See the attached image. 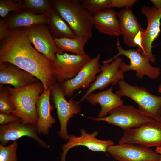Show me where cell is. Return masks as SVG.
I'll return each instance as SVG.
<instances>
[{"label":"cell","mask_w":161,"mask_h":161,"mask_svg":"<svg viewBox=\"0 0 161 161\" xmlns=\"http://www.w3.org/2000/svg\"><path fill=\"white\" fill-rule=\"evenodd\" d=\"M53 7L77 37L89 39L93 35L92 15L79 0H56Z\"/></svg>","instance_id":"cell-2"},{"label":"cell","mask_w":161,"mask_h":161,"mask_svg":"<svg viewBox=\"0 0 161 161\" xmlns=\"http://www.w3.org/2000/svg\"><path fill=\"white\" fill-rule=\"evenodd\" d=\"M83 7L92 15L108 8L111 0H80Z\"/></svg>","instance_id":"cell-25"},{"label":"cell","mask_w":161,"mask_h":161,"mask_svg":"<svg viewBox=\"0 0 161 161\" xmlns=\"http://www.w3.org/2000/svg\"><path fill=\"white\" fill-rule=\"evenodd\" d=\"M28 72L9 63L0 62V85L15 88L24 87L39 81Z\"/></svg>","instance_id":"cell-17"},{"label":"cell","mask_w":161,"mask_h":161,"mask_svg":"<svg viewBox=\"0 0 161 161\" xmlns=\"http://www.w3.org/2000/svg\"><path fill=\"white\" fill-rule=\"evenodd\" d=\"M8 26L2 20L0 21V40L3 41L8 36L10 32Z\"/></svg>","instance_id":"cell-32"},{"label":"cell","mask_w":161,"mask_h":161,"mask_svg":"<svg viewBox=\"0 0 161 161\" xmlns=\"http://www.w3.org/2000/svg\"><path fill=\"white\" fill-rule=\"evenodd\" d=\"M118 53L110 59L102 62L103 63H110L115 58L123 55L127 57L130 60L129 64H126L123 61L121 63L120 69L123 73L128 71L136 72V76L140 79L146 76L152 79H157L161 71L159 68L152 66L148 60L137 50H125L121 46L119 39L116 43Z\"/></svg>","instance_id":"cell-5"},{"label":"cell","mask_w":161,"mask_h":161,"mask_svg":"<svg viewBox=\"0 0 161 161\" xmlns=\"http://www.w3.org/2000/svg\"><path fill=\"white\" fill-rule=\"evenodd\" d=\"M20 119L12 114H7L0 112V125L7 124Z\"/></svg>","instance_id":"cell-31"},{"label":"cell","mask_w":161,"mask_h":161,"mask_svg":"<svg viewBox=\"0 0 161 161\" xmlns=\"http://www.w3.org/2000/svg\"><path fill=\"white\" fill-rule=\"evenodd\" d=\"M118 84L119 89L116 94L130 98L145 115L156 121L161 120V96L151 93L144 87L131 85L124 80Z\"/></svg>","instance_id":"cell-4"},{"label":"cell","mask_w":161,"mask_h":161,"mask_svg":"<svg viewBox=\"0 0 161 161\" xmlns=\"http://www.w3.org/2000/svg\"><path fill=\"white\" fill-rule=\"evenodd\" d=\"M47 22L55 38L77 37L73 31L53 7L47 12Z\"/></svg>","instance_id":"cell-22"},{"label":"cell","mask_w":161,"mask_h":161,"mask_svg":"<svg viewBox=\"0 0 161 161\" xmlns=\"http://www.w3.org/2000/svg\"><path fill=\"white\" fill-rule=\"evenodd\" d=\"M118 144H138L150 148L161 146V120L145 123L124 131Z\"/></svg>","instance_id":"cell-7"},{"label":"cell","mask_w":161,"mask_h":161,"mask_svg":"<svg viewBox=\"0 0 161 161\" xmlns=\"http://www.w3.org/2000/svg\"><path fill=\"white\" fill-rule=\"evenodd\" d=\"M55 44L63 53L70 52L77 55H83L86 53L84 47L89 39L77 37L75 38H57L54 37Z\"/></svg>","instance_id":"cell-23"},{"label":"cell","mask_w":161,"mask_h":161,"mask_svg":"<svg viewBox=\"0 0 161 161\" xmlns=\"http://www.w3.org/2000/svg\"><path fill=\"white\" fill-rule=\"evenodd\" d=\"M158 92L159 93H161V80L158 88Z\"/></svg>","instance_id":"cell-36"},{"label":"cell","mask_w":161,"mask_h":161,"mask_svg":"<svg viewBox=\"0 0 161 161\" xmlns=\"http://www.w3.org/2000/svg\"><path fill=\"white\" fill-rule=\"evenodd\" d=\"M24 5L30 9L39 11L48 12L51 8L49 1L45 0H25Z\"/></svg>","instance_id":"cell-29"},{"label":"cell","mask_w":161,"mask_h":161,"mask_svg":"<svg viewBox=\"0 0 161 161\" xmlns=\"http://www.w3.org/2000/svg\"><path fill=\"white\" fill-rule=\"evenodd\" d=\"M91 58L86 54L77 55L64 52L57 54L52 69L59 85L75 77Z\"/></svg>","instance_id":"cell-9"},{"label":"cell","mask_w":161,"mask_h":161,"mask_svg":"<svg viewBox=\"0 0 161 161\" xmlns=\"http://www.w3.org/2000/svg\"><path fill=\"white\" fill-rule=\"evenodd\" d=\"M140 12L146 17L148 25L142 36V48L139 52L150 62L154 63L156 58L152 52V44L160 31L161 9L144 6Z\"/></svg>","instance_id":"cell-12"},{"label":"cell","mask_w":161,"mask_h":161,"mask_svg":"<svg viewBox=\"0 0 161 161\" xmlns=\"http://www.w3.org/2000/svg\"><path fill=\"white\" fill-rule=\"evenodd\" d=\"M42 24L35 25L28 28L27 36L35 48L53 62L57 54L63 53L57 46L54 37Z\"/></svg>","instance_id":"cell-14"},{"label":"cell","mask_w":161,"mask_h":161,"mask_svg":"<svg viewBox=\"0 0 161 161\" xmlns=\"http://www.w3.org/2000/svg\"><path fill=\"white\" fill-rule=\"evenodd\" d=\"M47 22L46 16L36 14L30 12H24L14 16L9 21V26L11 29L21 27H31L43 24Z\"/></svg>","instance_id":"cell-24"},{"label":"cell","mask_w":161,"mask_h":161,"mask_svg":"<svg viewBox=\"0 0 161 161\" xmlns=\"http://www.w3.org/2000/svg\"><path fill=\"white\" fill-rule=\"evenodd\" d=\"M144 32L140 31L136 35L134 39V42L137 47H138L137 49L139 51L142 48V36Z\"/></svg>","instance_id":"cell-33"},{"label":"cell","mask_w":161,"mask_h":161,"mask_svg":"<svg viewBox=\"0 0 161 161\" xmlns=\"http://www.w3.org/2000/svg\"><path fill=\"white\" fill-rule=\"evenodd\" d=\"M122 58L120 57L115 58L110 63H103L101 65V73L91 84L79 102L83 101L90 93L97 90H101L110 84L114 86L121 80H124V73L120 69Z\"/></svg>","instance_id":"cell-15"},{"label":"cell","mask_w":161,"mask_h":161,"mask_svg":"<svg viewBox=\"0 0 161 161\" xmlns=\"http://www.w3.org/2000/svg\"><path fill=\"white\" fill-rule=\"evenodd\" d=\"M50 88L60 125V129L58 134L60 138L67 141L69 138L67 130L68 123L69 119L72 118L75 114L80 112V102L72 99L67 101L58 83Z\"/></svg>","instance_id":"cell-8"},{"label":"cell","mask_w":161,"mask_h":161,"mask_svg":"<svg viewBox=\"0 0 161 161\" xmlns=\"http://www.w3.org/2000/svg\"><path fill=\"white\" fill-rule=\"evenodd\" d=\"M154 6V7L157 9H161V0H151Z\"/></svg>","instance_id":"cell-34"},{"label":"cell","mask_w":161,"mask_h":161,"mask_svg":"<svg viewBox=\"0 0 161 161\" xmlns=\"http://www.w3.org/2000/svg\"><path fill=\"white\" fill-rule=\"evenodd\" d=\"M137 0H111L108 7V8L116 7L119 8L132 7Z\"/></svg>","instance_id":"cell-30"},{"label":"cell","mask_w":161,"mask_h":161,"mask_svg":"<svg viewBox=\"0 0 161 161\" xmlns=\"http://www.w3.org/2000/svg\"><path fill=\"white\" fill-rule=\"evenodd\" d=\"M80 133L81 136L78 137L73 134L69 135V138L66 143L62 145V153L61 155V161H66L67 152L75 147L83 146L93 151L106 152L109 147L114 145V142L111 140H102L97 138L98 132L96 131L89 134L84 129H82Z\"/></svg>","instance_id":"cell-16"},{"label":"cell","mask_w":161,"mask_h":161,"mask_svg":"<svg viewBox=\"0 0 161 161\" xmlns=\"http://www.w3.org/2000/svg\"><path fill=\"white\" fill-rule=\"evenodd\" d=\"M23 8L20 4L11 0L0 1V16L2 17H5L11 11L19 12Z\"/></svg>","instance_id":"cell-28"},{"label":"cell","mask_w":161,"mask_h":161,"mask_svg":"<svg viewBox=\"0 0 161 161\" xmlns=\"http://www.w3.org/2000/svg\"><path fill=\"white\" fill-rule=\"evenodd\" d=\"M155 151L160 155V161H161V146L160 147H156Z\"/></svg>","instance_id":"cell-35"},{"label":"cell","mask_w":161,"mask_h":161,"mask_svg":"<svg viewBox=\"0 0 161 161\" xmlns=\"http://www.w3.org/2000/svg\"><path fill=\"white\" fill-rule=\"evenodd\" d=\"M106 152L118 161H160V155L149 148L129 143L109 147Z\"/></svg>","instance_id":"cell-13"},{"label":"cell","mask_w":161,"mask_h":161,"mask_svg":"<svg viewBox=\"0 0 161 161\" xmlns=\"http://www.w3.org/2000/svg\"><path fill=\"white\" fill-rule=\"evenodd\" d=\"M100 53L91 58L73 78L65 81L60 85L65 96L70 97L77 90L89 88L100 72Z\"/></svg>","instance_id":"cell-10"},{"label":"cell","mask_w":161,"mask_h":161,"mask_svg":"<svg viewBox=\"0 0 161 161\" xmlns=\"http://www.w3.org/2000/svg\"><path fill=\"white\" fill-rule=\"evenodd\" d=\"M6 87L15 107L12 114L24 122L36 125L38 120L36 103L44 89L42 83L39 81L20 88Z\"/></svg>","instance_id":"cell-3"},{"label":"cell","mask_w":161,"mask_h":161,"mask_svg":"<svg viewBox=\"0 0 161 161\" xmlns=\"http://www.w3.org/2000/svg\"><path fill=\"white\" fill-rule=\"evenodd\" d=\"M17 140L7 146L0 145V161H18L16 152Z\"/></svg>","instance_id":"cell-27"},{"label":"cell","mask_w":161,"mask_h":161,"mask_svg":"<svg viewBox=\"0 0 161 161\" xmlns=\"http://www.w3.org/2000/svg\"><path fill=\"white\" fill-rule=\"evenodd\" d=\"M117 13L114 10L107 8L92 15V22L100 33L110 36L121 35Z\"/></svg>","instance_id":"cell-21"},{"label":"cell","mask_w":161,"mask_h":161,"mask_svg":"<svg viewBox=\"0 0 161 161\" xmlns=\"http://www.w3.org/2000/svg\"><path fill=\"white\" fill-rule=\"evenodd\" d=\"M15 110L14 105L6 86L0 85V112L11 114Z\"/></svg>","instance_id":"cell-26"},{"label":"cell","mask_w":161,"mask_h":161,"mask_svg":"<svg viewBox=\"0 0 161 161\" xmlns=\"http://www.w3.org/2000/svg\"><path fill=\"white\" fill-rule=\"evenodd\" d=\"M36 125L24 122L20 119L13 122L0 126L1 144L5 146L10 141L17 140L23 136L35 140L42 148L47 149L49 146L38 135Z\"/></svg>","instance_id":"cell-11"},{"label":"cell","mask_w":161,"mask_h":161,"mask_svg":"<svg viewBox=\"0 0 161 161\" xmlns=\"http://www.w3.org/2000/svg\"><path fill=\"white\" fill-rule=\"evenodd\" d=\"M113 85L109 88L96 93L92 92L89 95L86 99L91 104H99L100 110L98 114V118L106 116L111 111L123 104L121 97L113 92Z\"/></svg>","instance_id":"cell-20"},{"label":"cell","mask_w":161,"mask_h":161,"mask_svg":"<svg viewBox=\"0 0 161 161\" xmlns=\"http://www.w3.org/2000/svg\"><path fill=\"white\" fill-rule=\"evenodd\" d=\"M28 29L10 31L0 48V62L12 64L30 73L43 84L44 89L57 83L52 62L31 44Z\"/></svg>","instance_id":"cell-1"},{"label":"cell","mask_w":161,"mask_h":161,"mask_svg":"<svg viewBox=\"0 0 161 161\" xmlns=\"http://www.w3.org/2000/svg\"><path fill=\"white\" fill-rule=\"evenodd\" d=\"M121 35L125 44L130 47H137L134 39L140 32L145 30L140 25L137 18L130 8L123 9L117 13Z\"/></svg>","instance_id":"cell-18"},{"label":"cell","mask_w":161,"mask_h":161,"mask_svg":"<svg viewBox=\"0 0 161 161\" xmlns=\"http://www.w3.org/2000/svg\"></svg>","instance_id":"cell-37"},{"label":"cell","mask_w":161,"mask_h":161,"mask_svg":"<svg viewBox=\"0 0 161 161\" xmlns=\"http://www.w3.org/2000/svg\"><path fill=\"white\" fill-rule=\"evenodd\" d=\"M50 88L44 89L39 97L36 103V109L38 117L36 125L38 133L44 136L47 135L49 129L55 123V119L52 116L51 111L53 109L50 104Z\"/></svg>","instance_id":"cell-19"},{"label":"cell","mask_w":161,"mask_h":161,"mask_svg":"<svg viewBox=\"0 0 161 161\" xmlns=\"http://www.w3.org/2000/svg\"><path fill=\"white\" fill-rule=\"evenodd\" d=\"M109 114L108 116L101 118H89L95 121L106 122L124 131L156 121L146 116L134 107L123 104L113 109Z\"/></svg>","instance_id":"cell-6"}]
</instances>
